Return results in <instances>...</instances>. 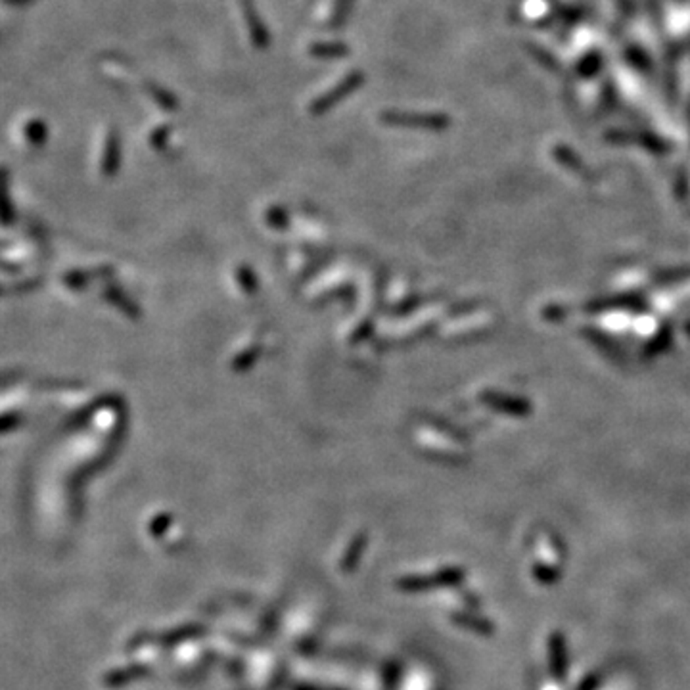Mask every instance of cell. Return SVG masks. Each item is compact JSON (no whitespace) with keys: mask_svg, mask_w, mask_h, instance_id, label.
<instances>
[{"mask_svg":"<svg viewBox=\"0 0 690 690\" xmlns=\"http://www.w3.org/2000/svg\"><path fill=\"white\" fill-rule=\"evenodd\" d=\"M360 81V77L357 73H351L347 77V79L343 81L342 85L340 86H334L328 94H324L323 98H318L317 102H315V106H313V111L315 113H323V111H326V110H330L332 106L336 104V102H340L342 98H345L349 94V92L353 91L355 86H357V83Z\"/></svg>","mask_w":690,"mask_h":690,"instance_id":"obj_1","label":"cell"},{"mask_svg":"<svg viewBox=\"0 0 690 690\" xmlns=\"http://www.w3.org/2000/svg\"><path fill=\"white\" fill-rule=\"evenodd\" d=\"M242 4H244V12H245V16H248V24H250L253 41H255V44H261V46H265V44H267V31H265V27H263L261 21L257 19L255 8H253V4H251V0H242Z\"/></svg>","mask_w":690,"mask_h":690,"instance_id":"obj_2","label":"cell"},{"mask_svg":"<svg viewBox=\"0 0 690 690\" xmlns=\"http://www.w3.org/2000/svg\"><path fill=\"white\" fill-rule=\"evenodd\" d=\"M347 50L343 49V44H317L315 49H313V54H317V56H342V54H345Z\"/></svg>","mask_w":690,"mask_h":690,"instance_id":"obj_3","label":"cell"}]
</instances>
